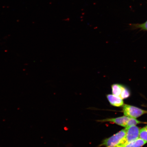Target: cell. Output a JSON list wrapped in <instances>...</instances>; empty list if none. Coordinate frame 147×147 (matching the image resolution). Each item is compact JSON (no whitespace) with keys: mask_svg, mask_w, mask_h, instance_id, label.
Returning <instances> with one entry per match:
<instances>
[{"mask_svg":"<svg viewBox=\"0 0 147 147\" xmlns=\"http://www.w3.org/2000/svg\"><path fill=\"white\" fill-rule=\"evenodd\" d=\"M130 118V117L124 116L117 117V118H107L101 119V120H98L97 121L101 123L106 122L113 123L119 125L126 128L128 121Z\"/></svg>","mask_w":147,"mask_h":147,"instance_id":"cell-4","label":"cell"},{"mask_svg":"<svg viewBox=\"0 0 147 147\" xmlns=\"http://www.w3.org/2000/svg\"><path fill=\"white\" fill-rule=\"evenodd\" d=\"M141 123V122L137 120L136 119L130 118L128 121L126 127L132 126H136V125Z\"/></svg>","mask_w":147,"mask_h":147,"instance_id":"cell-9","label":"cell"},{"mask_svg":"<svg viewBox=\"0 0 147 147\" xmlns=\"http://www.w3.org/2000/svg\"><path fill=\"white\" fill-rule=\"evenodd\" d=\"M136 26L139 28L143 29V30H147V21L144 23L136 25Z\"/></svg>","mask_w":147,"mask_h":147,"instance_id":"cell-11","label":"cell"},{"mask_svg":"<svg viewBox=\"0 0 147 147\" xmlns=\"http://www.w3.org/2000/svg\"><path fill=\"white\" fill-rule=\"evenodd\" d=\"M147 142L146 141L139 138L136 140L120 147H141Z\"/></svg>","mask_w":147,"mask_h":147,"instance_id":"cell-6","label":"cell"},{"mask_svg":"<svg viewBox=\"0 0 147 147\" xmlns=\"http://www.w3.org/2000/svg\"><path fill=\"white\" fill-rule=\"evenodd\" d=\"M139 138L147 142V126L140 130Z\"/></svg>","mask_w":147,"mask_h":147,"instance_id":"cell-8","label":"cell"},{"mask_svg":"<svg viewBox=\"0 0 147 147\" xmlns=\"http://www.w3.org/2000/svg\"><path fill=\"white\" fill-rule=\"evenodd\" d=\"M126 131L125 128L111 137L103 140L98 147H115L125 135Z\"/></svg>","mask_w":147,"mask_h":147,"instance_id":"cell-2","label":"cell"},{"mask_svg":"<svg viewBox=\"0 0 147 147\" xmlns=\"http://www.w3.org/2000/svg\"><path fill=\"white\" fill-rule=\"evenodd\" d=\"M107 97L110 104L112 106L120 107L124 105L123 99L120 97L113 94H108L107 95Z\"/></svg>","mask_w":147,"mask_h":147,"instance_id":"cell-5","label":"cell"},{"mask_svg":"<svg viewBox=\"0 0 147 147\" xmlns=\"http://www.w3.org/2000/svg\"><path fill=\"white\" fill-rule=\"evenodd\" d=\"M123 112L125 116L135 119L147 113V111L146 110L126 104L123 106Z\"/></svg>","mask_w":147,"mask_h":147,"instance_id":"cell-3","label":"cell"},{"mask_svg":"<svg viewBox=\"0 0 147 147\" xmlns=\"http://www.w3.org/2000/svg\"><path fill=\"white\" fill-rule=\"evenodd\" d=\"M123 86L119 84H113L111 86L112 92L113 94L117 96L120 97L123 90Z\"/></svg>","mask_w":147,"mask_h":147,"instance_id":"cell-7","label":"cell"},{"mask_svg":"<svg viewBox=\"0 0 147 147\" xmlns=\"http://www.w3.org/2000/svg\"><path fill=\"white\" fill-rule=\"evenodd\" d=\"M130 95V93L129 91L126 88L124 87L123 90L121 93L120 98L122 99L127 98H128Z\"/></svg>","mask_w":147,"mask_h":147,"instance_id":"cell-10","label":"cell"},{"mask_svg":"<svg viewBox=\"0 0 147 147\" xmlns=\"http://www.w3.org/2000/svg\"><path fill=\"white\" fill-rule=\"evenodd\" d=\"M125 135L115 147H120L137 139L139 138V128L136 126H132L125 128Z\"/></svg>","mask_w":147,"mask_h":147,"instance_id":"cell-1","label":"cell"}]
</instances>
